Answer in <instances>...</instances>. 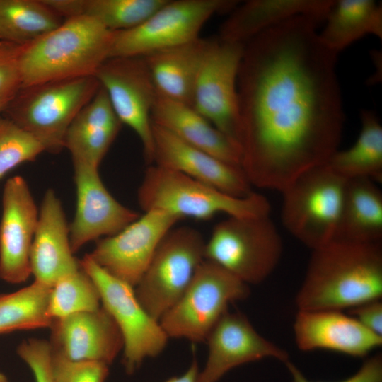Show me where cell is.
<instances>
[{
  "label": "cell",
  "mask_w": 382,
  "mask_h": 382,
  "mask_svg": "<svg viewBox=\"0 0 382 382\" xmlns=\"http://www.w3.org/2000/svg\"><path fill=\"white\" fill-rule=\"evenodd\" d=\"M299 15L244 45L237 79L241 167L250 185L282 192L338 150L345 115L337 54Z\"/></svg>",
  "instance_id": "1"
},
{
  "label": "cell",
  "mask_w": 382,
  "mask_h": 382,
  "mask_svg": "<svg viewBox=\"0 0 382 382\" xmlns=\"http://www.w3.org/2000/svg\"><path fill=\"white\" fill-rule=\"evenodd\" d=\"M381 297V242L332 241L313 250L295 303L298 310L343 311Z\"/></svg>",
  "instance_id": "2"
},
{
  "label": "cell",
  "mask_w": 382,
  "mask_h": 382,
  "mask_svg": "<svg viewBox=\"0 0 382 382\" xmlns=\"http://www.w3.org/2000/svg\"><path fill=\"white\" fill-rule=\"evenodd\" d=\"M114 33L86 15L64 20L22 48L18 56L21 88L95 76L109 59Z\"/></svg>",
  "instance_id": "3"
},
{
  "label": "cell",
  "mask_w": 382,
  "mask_h": 382,
  "mask_svg": "<svg viewBox=\"0 0 382 382\" xmlns=\"http://www.w3.org/2000/svg\"><path fill=\"white\" fill-rule=\"evenodd\" d=\"M138 202L144 211L158 210L179 217L209 220L218 214L252 217L269 215L270 205L262 195L252 192L236 197L181 173L151 165L138 190Z\"/></svg>",
  "instance_id": "4"
},
{
  "label": "cell",
  "mask_w": 382,
  "mask_h": 382,
  "mask_svg": "<svg viewBox=\"0 0 382 382\" xmlns=\"http://www.w3.org/2000/svg\"><path fill=\"white\" fill-rule=\"evenodd\" d=\"M100 86L95 76H86L21 88L4 112L45 151L59 153L71 123Z\"/></svg>",
  "instance_id": "5"
},
{
  "label": "cell",
  "mask_w": 382,
  "mask_h": 382,
  "mask_svg": "<svg viewBox=\"0 0 382 382\" xmlns=\"http://www.w3.org/2000/svg\"><path fill=\"white\" fill-rule=\"evenodd\" d=\"M283 245L269 215L228 216L214 226L204 257L248 285L265 280L277 266Z\"/></svg>",
  "instance_id": "6"
},
{
  "label": "cell",
  "mask_w": 382,
  "mask_h": 382,
  "mask_svg": "<svg viewBox=\"0 0 382 382\" xmlns=\"http://www.w3.org/2000/svg\"><path fill=\"white\" fill-rule=\"evenodd\" d=\"M347 180L327 164L297 177L282 192V220L312 250L334 240Z\"/></svg>",
  "instance_id": "7"
},
{
  "label": "cell",
  "mask_w": 382,
  "mask_h": 382,
  "mask_svg": "<svg viewBox=\"0 0 382 382\" xmlns=\"http://www.w3.org/2000/svg\"><path fill=\"white\" fill-rule=\"evenodd\" d=\"M249 294L247 284L204 260L185 291L159 322L168 338L205 342L228 306Z\"/></svg>",
  "instance_id": "8"
},
{
  "label": "cell",
  "mask_w": 382,
  "mask_h": 382,
  "mask_svg": "<svg viewBox=\"0 0 382 382\" xmlns=\"http://www.w3.org/2000/svg\"><path fill=\"white\" fill-rule=\"evenodd\" d=\"M205 241L190 226L173 228L164 236L134 286L146 311L161 318L178 301L205 260Z\"/></svg>",
  "instance_id": "9"
},
{
  "label": "cell",
  "mask_w": 382,
  "mask_h": 382,
  "mask_svg": "<svg viewBox=\"0 0 382 382\" xmlns=\"http://www.w3.org/2000/svg\"><path fill=\"white\" fill-rule=\"evenodd\" d=\"M233 0H168L140 25L115 32L109 59L144 57L197 39L214 14L231 11Z\"/></svg>",
  "instance_id": "10"
},
{
  "label": "cell",
  "mask_w": 382,
  "mask_h": 382,
  "mask_svg": "<svg viewBox=\"0 0 382 382\" xmlns=\"http://www.w3.org/2000/svg\"><path fill=\"white\" fill-rule=\"evenodd\" d=\"M79 263L95 283L102 306L120 331L124 343L123 364L126 372L132 374L146 359L163 352L168 337L160 322L141 304L134 286L108 273L88 254Z\"/></svg>",
  "instance_id": "11"
},
{
  "label": "cell",
  "mask_w": 382,
  "mask_h": 382,
  "mask_svg": "<svg viewBox=\"0 0 382 382\" xmlns=\"http://www.w3.org/2000/svg\"><path fill=\"white\" fill-rule=\"evenodd\" d=\"M245 44L213 40L195 86L192 107L239 144L237 79Z\"/></svg>",
  "instance_id": "12"
},
{
  "label": "cell",
  "mask_w": 382,
  "mask_h": 382,
  "mask_svg": "<svg viewBox=\"0 0 382 382\" xmlns=\"http://www.w3.org/2000/svg\"><path fill=\"white\" fill-rule=\"evenodd\" d=\"M122 122L139 138L144 157L153 163L151 112L157 91L143 57L108 59L95 74Z\"/></svg>",
  "instance_id": "13"
},
{
  "label": "cell",
  "mask_w": 382,
  "mask_h": 382,
  "mask_svg": "<svg viewBox=\"0 0 382 382\" xmlns=\"http://www.w3.org/2000/svg\"><path fill=\"white\" fill-rule=\"evenodd\" d=\"M180 220L162 211L144 212L116 234L98 240L88 255L108 273L134 287L164 236Z\"/></svg>",
  "instance_id": "14"
},
{
  "label": "cell",
  "mask_w": 382,
  "mask_h": 382,
  "mask_svg": "<svg viewBox=\"0 0 382 382\" xmlns=\"http://www.w3.org/2000/svg\"><path fill=\"white\" fill-rule=\"evenodd\" d=\"M76 212L69 224L74 253L92 241L116 234L140 215L122 205L104 185L97 167L74 162Z\"/></svg>",
  "instance_id": "15"
},
{
  "label": "cell",
  "mask_w": 382,
  "mask_h": 382,
  "mask_svg": "<svg viewBox=\"0 0 382 382\" xmlns=\"http://www.w3.org/2000/svg\"><path fill=\"white\" fill-rule=\"evenodd\" d=\"M0 221V279L21 284L31 275L30 250L39 211L26 180L10 178L2 193Z\"/></svg>",
  "instance_id": "16"
},
{
  "label": "cell",
  "mask_w": 382,
  "mask_h": 382,
  "mask_svg": "<svg viewBox=\"0 0 382 382\" xmlns=\"http://www.w3.org/2000/svg\"><path fill=\"white\" fill-rule=\"evenodd\" d=\"M205 342L208 355L198 382H217L230 370L265 358L289 361L286 350L262 336L239 311H227Z\"/></svg>",
  "instance_id": "17"
},
{
  "label": "cell",
  "mask_w": 382,
  "mask_h": 382,
  "mask_svg": "<svg viewBox=\"0 0 382 382\" xmlns=\"http://www.w3.org/2000/svg\"><path fill=\"white\" fill-rule=\"evenodd\" d=\"M49 342L54 354L76 361L110 365L123 350V339L108 312L99 308L54 319Z\"/></svg>",
  "instance_id": "18"
},
{
  "label": "cell",
  "mask_w": 382,
  "mask_h": 382,
  "mask_svg": "<svg viewBox=\"0 0 382 382\" xmlns=\"http://www.w3.org/2000/svg\"><path fill=\"white\" fill-rule=\"evenodd\" d=\"M155 165L173 170L236 197L252 192L239 166L228 163L152 123Z\"/></svg>",
  "instance_id": "19"
},
{
  "label": "cell",
  "mask_w": 382,
  "mask_h": 382,
  "mask_svg": "<svg viewBox=\"0 0 382 382\" xmlns=\"http://www.w3.org/2000/svg\"><path fill=\"white\" fill-rule=\"evenodd\" d=\"M295 342L304 352L326 349L365 357L382 345V336L339 310H298L294 325Z\"/></svg>",
  "instance_id": "20"
},
{
  "label": "cell",
  "mask_w": 382,
  "mask_h": 382,
  "mask_svg": "<svg viewBox=\"0 0 382 382\" xmlns=\"http://www.w3.org/2000/svg\"><path fill=\"white\" fill-rule=\"evenodd\" d=\"M69 239V224L55 192L44 194L30 250L31 274L52 288L60 279L80 269Z\"/></svg>",
  "instance_id": "21"
},
{
  "label": "cell",
  "mask_w": 382,
  "mask_h": 382,
  "mask_svg": "<svg viewBox=\"0 0 382 382\" xmlns=\"http://www.w3.org/2000/svg\"><path fill=\"white\" fill-rule=\"evenodd\" d=\"M151 120L185 141L228 163L241 166L240 145L222 133L192 107L157 92Z\"/></svg>",
  "instance_id": "22"
},
{
  "label": "cell",
  "mask_w": 382,
  "mask_h": 382,
  "mask_svg": "<svg viewBox=\"0 0 382 382\" xmlns=\"http://www.w3.org/2000/svg\"><path fill=\"white\" fill-rule=\"evenodd\" d=\"M335 1L249 0L236 6L221 25L219 39L245 44L262 31L299 15L325 21Z\"/></svg>",
  "instance_id": "23"
},
{
  "label": "cell",
  "mask_w": 382,
  "mask_h": 382,
  "mask_svg": "<svg viewBox=\"0 0 382 382\" xmlns=\"http://www.w3.org/2000/svg\"><path fill=\"white\" fill-rule=\"evenodd\" d=\"M121 126L106 91L100 86L69 127L64 147L70 152L73 163L99 168Z\"/></svg>",
  "instance_id": "24"
},
{
  "label": "cell",
  "mask_w": 382,
  "mask_h": 382,
  "mask_svg": "<svg viewBox=\"0 0 382 382\" xmlns=\"http://www.w3.org/2000/svg\"><path fill=\"white\" fill-rule=\"evenodd\" d=\"M212 40L189 42L143 57L157 92L192 107L195 86Z\"/></svg>",
  "instance_id": "25"
},
{
  "label": "cell",
  "mask_w": 382,
  "mask_h": 382,
  "mask_svg": "<svg viewBox=\"0 0 382 382\" xmlns=\"http://www.w3.org/2000/svg\"><path fill=\"white\" fill-rule=\"evenodd\" d=\"M382 239V193L367 178L347 180L333 241L371 243Z\"/></svg>",
  "instance_id": "26"
},
{
  "label": "cell",
  "mask_w": 382,
  "mask_h": 382,
  "mask_svg": "<svg viewBox=\"0 0 382 382\" xmlns=\"http://www.w3.org/2000/svg\"><path fill=\"white\" fill-rule=\"evenodd\" d=\"M325 21L319 38L337 54L366 35L382 37V8L373 0L335 1Z\"/></svg>",
  "instance_id": "27"
},
{
  "label": "cell",
  "mask_w": 382,
  "mask_h": 382,
  "mask_svg": "<svg viewBox=\"0 0 382 382\" xmlns=\"http://www.w3.org/2000/svg\"><path fill=\"white\" fill-rule=\"evenodd\" d=\"M361 131L354 144L347 149L337 150L327 162L336 173L345 178L382 180V126L370 110L361 112Z\"/></svg>",
  "instance_id": "28"
},
{
  "label": "cell",
  "mask_w": 382,
  "mask_h": 382,
  "mask_svg": "<svg viewBox=\"0 0 382 382\" xmlns=\"http://www.w3.org/2000/svg\"><path fill=\"white\" fill-rule=\"evenodd\" d=\"M64 19L42 0H0V40L23 46L59 27Z\"/></svg>",
  "instance_id": "29"
},
{
  "label": "cell",
  "mask_w": 382,
  "mask_h": 382,
  "mask_svg": "<svg viewBox=\"0 0 382 382\" xmlns=\"http://www.w3.org/2000/svg\"><path fill=\"white\" fill-rule=\"evenodd\" d=\"M51 288L35 282L18 291L0 294V335L17 330L50 328Z\"/></svg>",
  "instance_id": "30"
},
{
  "label": "cell",
  "mask_w": 382,
  "mask_h": 382,
  "mask_svg": "<svg viewBox=\"0 0 382 382\" xmlns=\"http://www.w3.org/2000/svg\"><path fill=\"white\" fill-rule=\"evenodd\" d=\"M100 304L97 286L80 267L58 280L51 288L48 313L52 320L58 319L77 313L96 310L101 306Z\"/></svg>",
  "instance_id": "31"
},
{
  "label": "cell",
  "mask_w": 382,
  "mask_h": 382,
  "mask_svg": "<svg viewBox=\"0 0 382 382\" xmlns=\"http://www.w3.org/2000/svg\"><path fill=\"white\" fill-rule=\"evenodd\" d=\"M168 0H86L85 14L113 32L132 29Z\"/></svg>",
  "instance_id": "32"
},
{
  "label": "cell",
  "mask_w": 382,
  "mask_h": 382,
  "mask_svg": "<svg viewBox=\"0 0 382 382\" xmlns=\"http://www.w3.org/2000/svg\"><path fill=\"white\" fill-rule=\"evenodd\" d=\"M44 151L34 137L0 114V178L18 165L35 161Z\"/></svg>",
  "instance_id": "33"
},
{
  "label": "cell",
  "mask_w": 382,
  "mask_h": 382,
  "mask_svg": "<svg viewBox=\"0 0 382 382\" xmlns=\"http://www.w3.org/2000/svg\"><path fill=\"white\" fill-rule=\"evenodd\" d=\"M52 369L55 382H105L108 365L96 361H76L52 352Z\"/></svg>",
  "instance_id": "34"
},
{
  "label": "cell",
  "mask_w": 382,
  "mask_h": 382,
  "mask_svg": "<svg viewBox=\"0 0 382 382\" xmlns=\"http://www.w3.org/2000/svg\"><path fill=\"white\" fill-rule=\"evenodd\" d=\"M16 352L32 371L35 382H55L52 351L49 342L30 338L19 344Z\"/></svg>",
  "instance_id": "35"
},
{
  "label": "cell",
  "mask_w": 382,
  "mask_h": 382,
  "mask_svg": "<svg viewBox=\"0 0 382 382\" xmlns=\"http://www.w3.org/2000/svg\"><path fill=\"white\" fill-rule=\"evenodd\" d=\"M23 46L0 40V99H12L21 88L18 56Z\"/></svg>",
  "instance_id": "36"
},
{
  "label": "cell",
  "mask_w": 382,
  "mask_h": 382,
  "mask_svg": "<svg viewBox=\"0 0 382 382\" xmlns=\"http://www.w3.org/2000/svg\"><path fill=\"white\" fill-rule=\"evenodd\" d=\"M292 382H314L308 380L290 360L285 364ZM338 382H382V355L377 353L369 357L352 376Z\"/></svg>",
  "instance_id": "37"
},
{
  "label": "cell",
  "mask_w": 382,
  "mask_h": 382,
  "mask_svg": "<svg viewBox=\"0 0 382 382\" xmlns=\"http://www.w3.org/2000/svg\"><path fill=\"white\" fill-rule=\"evenodd\" d=\"M347 313L371 332L382 336L381 299L363 303L348 310Z\"/></svg>",
  "instance_id": "38"
},
{
  "label": "cell",
  "mask_w": 382,
  "mask_h": 382,
  "mask_svg": "<svg viewBox=\"0 0 382 382\" xmlns=\"http://www.w3.org/2000/svg\"><path fill=\"white\" fill-rule=\"evenodd\" d=\"M64 20L85 14L86 0H42Z\"/></svg>",
  "instance_id": "39"
},
{
  "label": "cell",
  "mask_w": 382,
  "mask_h": 382,
  "mask_svg": "<svg viewBox=\"0 0 382 382\" xmlns=\"http://www.w3.org/2000/svg\"><path fill=\"white\" fill-rule=\"evenodd\" d=\"M199 371L197 361L194 359L189 368L182 375L171 377L164 382H198Z\"/></svg>",
  "instance_id": "40"
},
{
  "label": "cell",
  "mask_w": 382,
  "mask_h": 382,
  "mask_svg": "<svg viewBox=\"0 0 382 382\" xmlns=\"http://www.w3.org/2000/svg\"><path fill=\"white\" fill-rule=\"evenodd\" d=\"M11 99H0V114L4 111Z\"/></svg>",
  "instance_id": "41"
},
{
  "label": "cell",
  "mask_w": 382,
  "mask_h": 382,
  "mask_svg": "<svg viewBox=\"0 0 382 382\" xmlns=\"http://www.w3.org/2000/svg\"><path fill=\"white\" fill-rule=\"evenodd\" d=\"M0 382H10L7 376L0 371Z\"/></svg>",
  "instance_id": "42"
}]
</instances>
